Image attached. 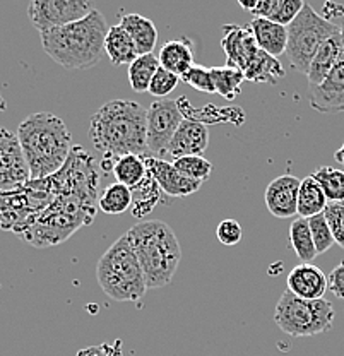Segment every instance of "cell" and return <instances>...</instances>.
I'll list each match as a JSON object with an SVG mask.
<instances>
[{"instance_id":"cell-22","label":"cell","mask_w":344,"mask_h":356,"mask_svg":"<svg viewBox=\"0 0 344 356\" xmlns=\"http://www.w3.org/2000/svg\"><path fill=\"white\" fill-rule=\"evenodd\" d=\"M158 60L163 69L182 77L194 65V44L187 38L170 40L161 47Z\"/></svg>"},{"instance_id":"cell-25","label":"cell","mask_w":344,"mask_h":356,"mask_svg":"<svg viewBox=\"0 0 344 356\" xmlns=\"http://www.w3.org/2000/svg\"><path fill=\"white\" fill-rule=\"evenodd\" d=\"M105 54L115 65H131L139 57L136 44L120 24L112 26L105 38Z\"/></svg>"},{"instance_id":"cell-35","label":"cell","mask_w":344,"mask_h":356,"mask_svg":"<svg viewBox=\"0 0 344 356\" xmlns=\"http://www.w3.org/2000/svg\"><path fill=\"white\" fill-rule=\"evenodd\" d=\"M309 225H310V232H312L313 243H316L317 254H324V252H327L336 242H334V236H332L331 228H329V222L325 220L324 213L310 218Z\"/></svg>"},{"instance_id":"cell-23","label":"cell","mask_w":344,"mask_h":356,"mask_svg":"<svg viewBox=\"0 0 344 356\" xmlns=\"http://www.w3.org/2000/svg\"><path fill=\"white\" fill-rule=\"evenodd\" d=\"M118 24L129 33V36L136 44L138 55L153 54L158 43V29L153 21L140 16V14H124Z\"/></svg>"},{"instance_id":"cell-27","label":"cell","mask_w":344,"mask_h":356,"mask_svg":"<svg viewBox=\"0 0 344 356\" xmlns=\"http://www.w3.org/2000/svg\"><path fill=\"white\" fill-rule=\"evenodd\" d=\"M149 172V170H147ZM132 191V214L136 218H140L142 220L144 216L153 213V209L156 207V204L160 202L161 197V188L160 185L156 184L153 175L147 173L146 178L138 185V187L131 188Z\"/></svg>"},{"instance_id":"cell-30","label":"cell","mask_w":344,"mask_h":356,"mask_svg":"<svg viewBox=\"0 0 344 356\" xmlns=\"http://www.w3.org/2000/svg\"><path fill=\"white\" fill-rule=\"evenodd\" d=\"M160 60L158 55L147 54L139 55L131 65H129V83L136 92L149 91V84L153 81L154 74L160 69Z\"/></svg>"},{"instance_id":"cell-41","label":"cell","mask_w":344,"mask_h":356,"mask_svg":"<svg viewBox=\"0 0 344 356\" xmlns=\"http://www.w3.org/2000/svg\"><path fill=\"white\" fill-rule=\"evenodd\" d=\"M324 19L334 22V19H338V17H341L344 19V7L339 6V3H325L324 6V10H322L320 14ZM336 24V22H334Z\"/></svg>"},{"instance_id":"cell-9","label":"cell","mask_w":344,"mask_h":356,"mask_svg":"<svg viewBox=\"0 0 344 356\" xmlns=\"http://www.w3.org/2000/svg\"><path fill=\"white\" fill-rule=\"evenodd\" d=\"M54 200L43 180H29L16 191L0 192V229L21 236Z\"/></svg>"},{"instance_id":"cell-17","label":"cell","mask_w":344,"mask_h":356,"mask_svg":"<svg viewBox=\"0 0 344 356\" xmlns=\"http://www.w3.org/2000/svg\"><path fill=\"white\" fill-rule=\"evenodd\" d=\"M146 165L151 175L156 180V184L160 185L161 192H165L170 197H185V195H190L194 192H197L202 185L201 181H195L183 177L173 166V163L165 161V159L147 156Z\"/></svg>"},{"instance_id":"cell-16","label":"cell","mask_w":344,"mask_h":356,"mask_svg":"<svg viewBox=\"0 0 344 356\" xmlns=\"http://www.w3.org/2000/svg\"><path fill=\"white\" fill-rule=\"evenodd\" d=\"M207 146H209L207 125L194 120V118H185L180 124L179 131L173 136L166 154H170V158H173V161H175V159L185 158V156H202Z\"/></svg>"},{"instance_id":"cell-12","label":"cell","mask_w":344,"mask_h":356,"mask_svg":"<svg viewBox=\"0 0 344 356\" xmlns=\"http://www.w3.org/2000/svg\"><path fill=\"white\" fill-rule=\"evenodd\" d=\"M31 180L16 134L0 129V192L16 191Z\"/></svg>"},{"instance_id":"cell-18","label":"cell","mask_w":344,"mask_h":356,"mask_svg":"<svg viewBox=\"0 0 344 356\" xmlns=\"http://www.w3.org/2000/svg\"><path fill=\"white\" fill-rule=\"evenodd\" d=\"M288 289L300 298L320 300L329 289V280L320 267L300 264L288 274Z\"/></svg>"},{"instance_id":"cell-40","label":"cell","mask_w":344,"mask_h":356,"mask_svg":"<svg viewBox=\"0 0 344 356\" xmlns=\"http://www.w3.org/2000/svg\"><path fill=\"white\" fill-rule=\"evenodd\" d=\"M327 280H329V289H331L338 298L344 300V261L339 262V264L332 269L331 276H329Z\"/></svg>"},{"instance_id":"cell-31","label":"cell","mask_w":344,"mask_h":356,"mask_svg":"<svg viewBox=\"0 0 344 356\" xmlns=\"http://www.w3.org/2000/svg\"><path fill=\"white\" fill-rule=\"evenodd\" d=\"M211 76H213V83L218 95L223 96L224 99H229V102H233L240 95L242 84L245 81L242 70L228 65L211 67Z\"/></svg>"},{"instance_id":"cell-8","label":"cell","mask_w":344,"mask_h":356,"mask_svg":"<svg viewBox=\"0 0 344 356\" xmlns=\"http://www.w3.org/2000/svg\"><path fill=\"white\" fill-rule=\"evenodd\" d=\"M339 29L341 26L324 19L310 3H305L295 21L288 26V47L284 55L291 67L306 76L320 44Z\"/></svg>"},{"instance_id":"cell-21","label":"cell","mask_w":344,"mask_h":356,"mask_svg":"<svg viewBox=\"0 0 344 356\" xmlns=\"http://www.w3.org/2000/svg\"><path fill=\"white\" fill-rule=\"evenodd\" d=\"M249 26L250 29H252L255 42H257L261 50H264L265 54L272 55V57L276 58L279 57V55L286 54V47H288L286 26L276 24V22L262 19V17H255Z\"/></svg>"},{"instance_id":"cell-43","label":"cell","mask_w":344,"mask_h":356,"mask_svg":"<svg viewBox=\"0 0 344 356\" xmlns=\"http://www.w3.org/2000/svg\"><path fill=\"white\" fill-rule=\"evenodd\" d=\"M6 108H7V103H6V99H3V96L0 95V113H2V111H6Z\"/></svg>"},{"instance_id":"cell-42","label":"cell","mask_w":344,"mask_h":356,"mask_svg":"<svg viewBox=\"0 0 344 356\" xmlns=\"http://www.w3.org/2000/svg\"><path fill=\"white\" fill-rule=\"evenodd\" d=\"M334 158H336V161L341 163V165H344V143H343V146L339 147L338 151H336V156H334Z\"/></svg>"},{"instance_id":"cell-10","label":"cell","mask_w":344,"mask_h":356,"mask_svg":"<svg viewBox=\"0 0 344 356\" xmlns=\"http://www.w3.org/2000/svg\"><path fill=\"white\" fill-rule=\"evenodd\" d=\"M183 120L185 115L180 108V102L165 98L151 103L147 108L146 137L147 149L153 158L163 159V156H166L170 143Z\"/></svg>"},{"instance_id":"cell-6","label":"cell","mask_w":344,"mask_h":356,"mask_svg":"<svg viewBox=\"0 0 344 356\" xmlns=\"http://www.w3.org/2000/svg\"><path fill=\"white\" fill-rule=\"evenodd\" d=\"M96 280L103 293L113 302H139L146 295L142 267L127 235L120 236L99 257Z\"/></svg>"},{"instance_id":"cell-5","label":"cell","mask_w":344,"mask_h":356,"mask_svg":"<svg viewBox=\"0 0 344 356\" xmlns=\"http://www.w3.org/2000/svg\"><path fill=\"white\" fill-rule=\"evenodd\" d=\"M98 200L70 192L54 195L50 206L36 218L31 228L21 235V238L36 248L64 243L77 229L91 225L99 211Z\"/></svg>"},{"instance_id":"cell-29","label":"cell","mask_w":344,"mask_h":356,"mask_svg":"<svg viewBox=\"0 0 344 356\" xmlns=\"http://www.w3.org/2000/svg\"><path fill=\"white\" fill-rule=\"evenodd\" d=\"M147 173L149 172H147L146 158H142V156L129 154V156H122V158H117V161H115V168H113L115 180L129 188L138 187L140 181L146 178Z\"/></svg>"},{"instance_id":"cell-13","label":"cell","mask_w":344,"mask_h":356,"mask_svg":"<svg viewBox=\"0 0 344 356\" xmlns=\"http://www.w3.org/2000/svg\"><path fill=\"white\" fill-rule=\"evenodd\" d=\"M341 29L343 50L338 62L320 86L309 88L310 106L319 113L334 115L344 111V24Z\"/></svg>"},{"instance_id":"cell-24","label":"cell","mask_w":344,"mask_h":356,"mask_svg":"<svg viewBox=\"0 0 344 356\" xmlns=\"http://www.w3.org/2000/svg\"><path fill=\"white\" fill-rule=\"evenodd\" d=\"M243 76H245V81H250V83L277 84V81L283 79L286 72L279 58L265 54L264 50H259L247 69L243 70Z\"/></svg>"},{"instance_id":"cell-38","label":"cell","mask_w":344,"mask_h":356,"mask_svg":"<svg viewBox=\"0 0 344 356\" xmlns=\"http://www.w3.org/2000/svg\"><path fill=\"white\" fill-rule=\"evenodd\" d=\"M179 83H180L179 76H175V74L170 72V70L160 67V69H158V72L154 74L153 81H151L149 91L147 92L153 96H156L158 99H165V96H168L173 89L179 86Z\"/></svg>"},{"instance_id":"cell-28","label":"cell","mask_w":344,"mask_h":356,"mask_svg":"<svg viewBox=\"0 0 344 356\" xmlns=\"http://www.w3.org/2000/svg\"><path fill=\"white\" fill-rule=\"evenodd\" d=\"M290 245L302 264H312V261H316L319 254H317L316 243H313L309 220H303V218L293 220L290 225Z\"/></svg>"},{"instance_id":"cell-11","label":"cell","mask_w":344,"mask_h":356,"mask_svg":"<svg viewBox=\"0 0 344 356\" xmlns=\"http://www.w3.org/2000/svg\"><path fill=\"white\" fill-rule=\"evenodd\" d=\"M91 10L92 6L86 0H33L28 6V16L42 35L84 19Z\"/></svg>"},{"instance_id":"cell-32","label":"cell","mask_w":344,"mask_h":356,"mask_svg":"<svg viewBox=\"0 0 344 356\" xmlns=\"http://www.w3.org/2000/svg\"><path fill=\"white\" fill-rule=\"evenodd\" d=\"M98 207L105 214H122L132 207V191L125 185L110 184L99 194Z\"/></svg>"},{"instance_id":"cell-3","label":"cell","mask_w":344,"mask_h":356,"mask_svg":"<svg viewBox=\"0 0 344 356\" xmlns=\"http://www.w3.org/2000/svg\"><path fill=\"white\" fill-rule=\"evenodd\" d=\"M110 26L99 10L92 9L84 19L42 33V47L48 57L65 69L86 70L101 60Z\"/></svg>"},{"instance_id":"cell-2","label":"cell","mask_w":344,"mask_h":356,"mask_svg":"<svg viewBox=\"0 0 344 356\" xmlns=\"http://www.w3.org/2000/svg\"><path fill=\"white\" fill-rule=\"evenodd\" d=\"M16 136L31 180L55 175L65 165L74 147L65 122L50 111H36L26 117L17 127Z\"/></svg>"},{"instance_id":"cell-34","label":"cell","mask_w":344,"mask_h":356,"mask_svg":"<svg viewBox=\"0 0 344 356\" xmlns=\"http://www.w3.org/2000/svg\"><path fill=\"white\" fill-rule=\"evenodd\" d=\"M173 166L183 177L201 181V184H204L207 178L211 177V173H213V163L206 159L204 156H185V158L175 159Z\"/></svg>"},{"instance_id":"cell-15","label":"cell","mask_w":344,"mask_h":356,"mask_svg":"<svg viewBox=\"0 0 344 356\" xmlns=\"http://www.w3.org/2000/svg\"><path fill=\"white\" fill-rule=\"evenodd\" d=\"M300 178L295 175H279L268 185L264 192L265 207L272 216L279 220H290L298 214Z\"/></svg>"},{"instance_id":"cell-37","label":"cell","mask_w":344,"mask_h":356,"mask_svg":"<svg viewBox=\"0 0 344 356\" xmlns=\"http://www.w3.org/2000/svg\"><path fill=\"white\" fill-rule=\"evenodd\" d=\"M324 216L329 222L334 242L344 248V202H329L324 211Z\"/></svg>"},{"instance_id":"cell-33","label":"cell","mask_w":344,"mask_h":356,"mask_svg":"<svg viewBox=\"0 0 344 356\" xmlns=\"http://www.w3.org/2000/svg\"><path fill=\"white\" fill-rule=\"evenodd\" d=\"M312 177L320 185L329 202H344V172L332 166H322Z\"/></svg>"},{"instance_id":"cell-20","label":"cell","mask_w":344,"mask_h":356,"mask_svg":"<svg viewBox=\"0 0 344 356\" xmlns=\"http://www.w3.org/2000/svg\"><path fill=\"white\" fill-rule=\"evenodd\" d=\"M343 50V29L336 31L334 35L329 36L324 43L320 44L319 51L313 57L312 65H310L309 74H306V81H309V88L320 86L332 70V67L338 62L339 55Z\"/></svg>"},{"instance_id":"cell-26","label":"cell","mask_w":344,"mask_h":356,"mask_svg":"<svg viewBox=\"0 0 344 356\" xmlns=\"http://www.w3.org/2000/svg\"><path fill=\"white\" fill-rule=\"evenodd\" d=\"M329 200L325 197L324 191L317 180L312 175L305 177L300 181L298 191V216L303 220H310V218L322 214L327 207Z\"/></svg>"},{"instance_id":"cell-36","label":"cell","mask_w":344,"mask_h":356,"mask_svg":"<svg viewBox=\"0 0 344 356\" xmlns=\"http://www.w3.org/2000/svg\"><path fill=\"white\" fill-rule=\"evenodd\" d=\"M180 81H183L185 84H188V86L197 89V91L207 92V95H213V92H216V88H214L213 76H211L209 67L194 64L190 69H188V72H185L183 76L180 77Z\"/></svg>"},{"instance_id":"cell-19","label":"cell","mask_w":344,"mask_h":356,"mask_svg":"<svg viewBox=\"0 0 344 356\" xmlns=\"http://www.w3.org/2000/svg\"><path fill=\"white\" fill-rule=\"evenodd\" d=\"M238 6L255 14L257 17L288 28L298 16L300 10L303 9L305 2H302V0H254V2L247 3L240 0Z\"/></svg>"},{"instance_id":"cell-1","label":"cell","mask_w":344,"mask_h":356,"mask_svg":"<svg viewBox=\"0 0 344 356\" xmlns=\"http://www.w3.org/2000/svg\"><path fill=\"white\" fill-rule=\"evenodd\" d=\"M147 110L129 99H112L91 117L90 137L103 156H142L147 158Z\"/></svg>"},{"instance_id":"cell-7","label":"cell","mask_w":344,"mask_h":356,"mask_svg":"<svg viewBox=\"0 0 344 356\" xmlns=\"http://www.w3.org/2000/svg\"><path fill=\"white\" fill-rule=\"evenodd\" d=\"M336 310L329 300H305L290 289L279 296L275 310V322L284 334L293 337H310L331 331Z\"/></svg>"},{"instance_id":"cell-14","label":"cell","mask_w":344,"mask_h":356,"mask_svg":"<svg viewBox=\"0 0 344 356\" xmlns=\"http://www.w3.org/2000/svg\"><path fill=\"white\" fill-rule=\"evenodd\" d=\"M224 55H227L228 67L243 70L250 64L261 48L254 38V33L250 26L238 24H224L223 26V40H221Z\"/></svg>"},{"instance_id":"cell-39","label":"cell","mask_w":344,"mask_h":356,"mask_svg":"<svg viewBox=\"0 0 344 356\" xmlns=\"http://www.w3.org/2000/svg\"><path fill=\"white\" fill-rule=\"evenodd\" d=\"M216 235L221 243L227 245V247H233V245L240 243V240H242V235H243V229L238 221L223 220L220 225H218Z\"/></svg>"},{"instance_id":"cell-4","label":"cell","mask_w":344,"mask_h":356,"mask_svg":"<svg viewBox=\"0 0 344 356\" xmlns=\"http://www.w3.org/2000/svg\"><path fill=\"white\" fill-rule=\"evenodd\" d=\"M125 235L142 267L147 289L165 288L172 283L182 261V247L170 225L165 221H140Z\"/></svg>"}]
</instances>
